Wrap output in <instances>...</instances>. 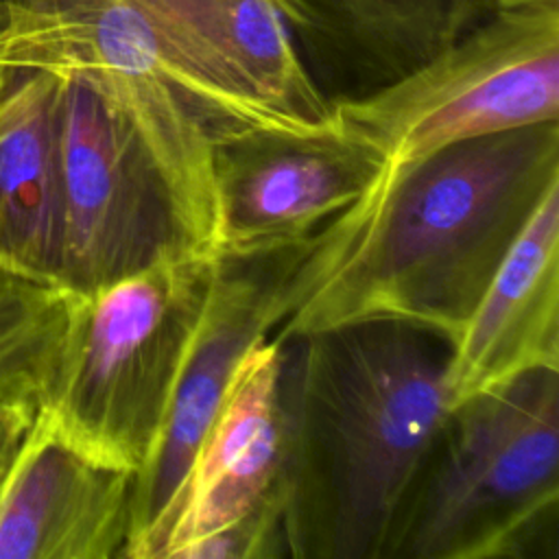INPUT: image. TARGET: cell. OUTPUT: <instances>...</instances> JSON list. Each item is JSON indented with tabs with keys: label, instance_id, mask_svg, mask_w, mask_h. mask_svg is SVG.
<instances>
[{
	"label": "cell",
	"instance_id": "5b68a950",
	"mask_svg": "<svg viewBox=\"0 0 559 559\" xmlns=\"http://www.w3.org/2000/svg\"><path fill=\"white\" fill-rule=\"evenodd\" d=\"M214 255L183 253L68 290L66 330L39 404L55 432L96 463L138 474L159 437L199 321Z\"/></svg>",
	"mask_w": 559,
	"mask_h": 559
},
{
	"label": "cell",
	"instance_id": "7c38bea8",
	"mask_svg": "<svg viewBox=\"0 0 559 559\" xmlns=\"http://www.w3.org/2000/svg\"><path fill=\"white\" fill-rule=\"evenodd\" d=\"M539 367L559 369V183L537 203L450 345L448 408Z\"/></svg>",
	"mask_w": 559,
	"mask_h": 559
},
{
	"label": "cell",
	"instance_id": "44dd1931",
	"mask_svg": "<svg viewBox=\"0 0 559 559\" xmlns=\"http://www.w3.org/2000/svg\"><path fill=\"white\" fill-rule=\"evenodd\" d=\"M4 83H7V72L0 70V96H2V90H4Z\"/></svg>",
	"mask_w": 559,
	"mask_h": 559
},
{
	"label": "cell",
	"instance_id": "8fae6325",
	"mask_svg": "<svg viewBox=\"0 0 559 559\" xmlns=\"http://www.w3.org/2000/svg\"><path fill=\"white\" fill-rule=\"evenodd\" d=\"M284 352V343L266 338L236 367L181 485L162 559H173L282 489Z\"/></svg>",
	"mask_w": 559,
	"mask_h": 559
},
{
	"label": "cell",
	"instance_id": "ac0fdd59",
	"mask_svg": "<svg viewBox=\"0 0 559 559\" xmlns=\"http://www.w3.org/2000/svg\"><path fill=\"white\" fill-rule=\"evenodd\" d=\"M37 408L22 402L0 400V487L17 456V450L35 419Z\"/></svg>",
	"mask_w": 559,
	"mask_h": 559
},
{
	"label": "cell",
	"instance_id": "8992f818",
	"mask_svg": "<svg viewBox=\"0 0 559 559\" xmlns=\"http://www.w3.org/2000/svg\"><path fill=\"white\" fill-rule=\"evenodd\" d=\"M334 124L384 168L437 148L559 120V0L496 7L395 81L332 100Z\"/></svg>",
	"mask_w": 559,
	"mask_h": 559
},
{
	"label": "cell",
	"instance_id": "2e32d148",
	"mask_svg": "<svg viewBox=\"0 0 559 559\" xmlns=\"http://www.w3.org/2000/svg\"><path fill=\"white\" fill-rule=\"evenodd\" d=\"M68 290L0 260V400L39 408L61 349Z\"/></svg>",
	"mask_w": 559,
	"mask_h": 559
},
{
	"label": "cell",
	"instance_id": "e0dca14e",
	"mask_svg": "<svg viewBox=\"0 0 559 559\" xmlns=\"http://www.w3.org/2000/svg\"><path fill=\"white\" fill-rule=\"evenodd\" d=\"M288 557L284 485L255 509L181 548L173 559H275Z\"/></svg>",
	"mask_w": 559,
	"mask_h": 559
},
{
	"label": "cell",
	"instance_id": "ffe728a7",
	"mask_svg": "<svg viewBox=\"0 0 559 559\" xmlns=\"http://www.w3.org/2000/svg\"><path fill=\"white\" fill-rule=\"evenodd\" d=\"M522 2H535V0H498V7H504V4H522Z\"/></svg>",
	"mask_w": 559,
	"mask_h": 559
},
{
	"label": "cell",
	"instance_id": "4fadbf2b",
	"mask_svg": "<svg viewBox=\"0 0 559 559\" xmlns=\"http://www.w3.org/2000/svg\"><path fill=\"white\" fill-rule=\"evenodd\" d=\"M330 100L378 90L485 20L498 0H277Z\"/></svg>",
	"mask_w": 559,
	"mask_h": 559
},
{
	"label": "cell",
	"instance_id": "30bf717a",
	"mask_svg": "<svg viewBox=\"0 0 559 559\" xmlns=\"http://www.w3.org/2000/svg\"><path fill=\"white\" fill-rule=\"evenodd\" d=\"M133 478L81 454L35 413L0 487V559L122 557Z\"/></svg>",
	"mask_w": 559,
	"mask_h": 559
},
{
	"label": "cell",
	"instance_id": "5bb4252c",
	"mask_svg": "<svg viewBox=\"0 0 559 559\" xmlns=\"http://www.w3.org/2000/svg\"><path fill=\"white\" fill-rule=\"evenodd\" d=\"M61 76L11 70L0 96V260L59 284Z\"/></svg>",
	"mask_w": 559,
	"mask_h": 559
},
{
	"label": "cell",
	"instance_id": "277c9868",
	"mask_svg": "<svg viewBox=\"0 0 559 559\" xmlns=\"http://www.w3.org/2000/svg\"><path fill=\"white\" fill-rule=\"evenodd\" d=\"M559 369L445 411L382 559H524L557 542Z\"/></svg>",
	"mask_w": 559,
	"mask_h": 559
},
{
	"label": "cell",
	"instance_id": "9c48e42d",
	"mask_svg": "<svg viewBox=\"0 0 559 559\" xmlns=\"http://www.w3.org/2000/svg\"><path fill=\"white\" fill-rule=\"evenodd\" d=\"M382 173L384 159L336 124L216 135L210 146L212 255L297 245L358 203Z\"/></svg>",
	"mask_w": 559,
	"mask_h": 559
},
{
	"label": "cell",
	"instance_id": "ba28073f",
	"mask_svg": "<svg viewBox=\"0 0 559 559\" xmlns=\"http://www.w3.org/2000/svg\"><path fill=\"white\" fill-rule=\"evenodd\" d=\"M319 231L288 247L214 255L210 288L159 437L133 478L124 559H162L197 448L245 354L271 338L306 297L304 266Z\"/></svg>",
	"mask_w": 559,
	"mask_h": 559
},
{
	"label": "cell",
	"instance_id": "9a60e30c",
	"mask_svg": "<svg viewBox=\"0 0 559 559\" xmlns=\"http://www.w3.org/2000/svg\"><path fill=\"white\" fill-rule=\"evenodd\" d=\"M162 22L197 39L249 98L290 124L334 127L332 100L312 79L277 0H210L190 20Z\"/></svg>",
	"mask_w": 559,
	"mask_h": 559
},
{
	"label": "cell",
	"instance_id": "52a82bcc",
	"mask_svg": "<svg viewBox=\"0 0 559 559\" xmlns=\"http://www.w3.org/2000/svg\"><path fill=\"white\" fill-rule=\"evenodd\" d=\"M59 151L63 288L87 293L166 258L205 253L138 129L76 76H61Z\"/></svg>",
	"mask_w": 559,
	"mask_h": 559
},
{
	"label": "cell",
	"instance_id": "3957f363",
	"mask_svg": "<svg viewBox=\"0 0 559 559\" xmlns=\"http://www.w3.org/2000/svg\"><path fill=\"white\" fill-rule=\"evenodd\" d=\"M0 70L96 87L138 129L212 255L210 146L240 129L306 131L269 111L135 0H0Z\"/></svg>",
	"mask_w": 559,
	"mask_h": 559
},
{
	"label": "cell",
	"instance_id": "d6986e66",
	"mask_svg": "<svg viewBox=\"0 0 559 559\" xmlns=\"http://www.w3.org/2000/svg\"><path fill=\"white\" fill-rule=\"evenodd\" d=\"M148 13L166 22H183L197 15L210 0H135Z\"/></svg>",
	"mask_w": 559,
	"mask_h": 559
},
{
	"label": "cell",
	"instance_id": "6da1fadb",
	"mask_svg": "<svg viewBox=\"0 0 559 559\" xmlns=\"http://www.w3.org/2000/svg\"><path fill=\"white\" fill-rule=\"evenodd\" d=\"M559 183V120L384 168L332 218V262L271 338L397 319L454 343L544 194Z\"/></svg>",
	"mask_w": 559,
	"mask_h": 559
},
{
	"label": "cell",
	"instance_id": "7a4b0ae2",
	"mask_svg": "<svg viewBox=\"0 0 559 559\" xmlns=\"http://www.w3.org/2000/svg\"><path fill=\"white\" fill-rule=\"evenodd\" d=\"M293 341L295 358L284 352L282 369L288 557L382 559L448 411L450 341L397 319Z\"/></svg>",
	"mask_w": 559,
	"mask_h": 559
}]
</instances>
